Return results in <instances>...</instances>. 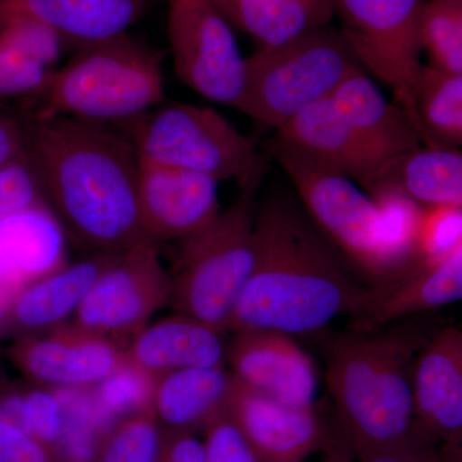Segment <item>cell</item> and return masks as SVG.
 <instances>
[{
	"label": "cell",
	"instance_id": "1",
	"mask_svg": "<svg viewBox=\"0 0 462 462\" xmlns=\"http://www.w3.org/2000/svg\"><path fill=\"white\" fill-rule=\"evenodd\" d=\"M369 293L293 190H273L256 205L254 269L227 331L315 337L337 319L356 318Z\"/></svg>",
	"mask_w": 462,
	"mask_h": 462
},
{
	"label": "cell",
	"instance_id": "2",
	"mask_svg": "<svg viewBox=\"0 0 462 462\" xmlns=\"http://www.w3.org/2000/svg\"><path fill=\"white\" fill-rule=\"evenodd\" d=\"M26 153L66 236L90 254H115L144 238L139 157L123 127L72 117L30 118Z\"/></svg>",
	"mask_w": 462,
	"mask_h": 462
},
{
	"label": "cell",
	"instance_id": "3",
	"mask_svg": "<svg viewBox=\"0 0 462 462\" xmlns=\"http://www.w3.org/2000/svg\"><path fill=\"white\" fill-rule=\"evenodd\" d=\"M427 315L315 336L339 430L357 460L416 436L413 366L437 330Z\"/></svg>",
	"mask_w": 462,
	"mask_h": 462
},
{
	"label": "cell",
	"instance_id": "4",
	"mask_svg": "<svg viewBox=\"0 0 462 462\" xmlns=\"http://www.w3.org/2000/svg\"><path fill=\"white\" fill-rule=\"evenodd\" d=\"M162 54L124 33L79 48L32 100V118L126 126L165 102Z\"/></svg>",
	"mask_w": 462,
	"mask_h": 462
},
{
	"label": "cell",
	"instance_id": "5",
	"mask_svg": "<svg viewBox=\"0 0 462 462\" xmlns=\"http://www.w3.org/2000/svg\"><path fill=\"white\" fill-rule=\"evenodd\" d=\"M266 149L312 223L365 284L387 288L412 272L411 263L392 245L378 203L357 182L275 135Z\"/></svg>",
	"mask_w": 462,
	"mask_h": 462
},
{
	"label": "cell",
	"instance_id": "6",
	"mask_svg": "<svg viewBox=\"0 0 462 462\" xmlns=\"http://www.w3.org/2000/svg\"><path fill=\"white\" fill-rule=\"evenodd\" d=\"M254 191L238 199L205 229L179 240L169 305L226 333L254 263Z\"/></svg>",
	"mask_w": 462,
	"mask_h": 462
},
{
	"label": "cell",
	"instance_id": "7",
	"mask_svg": "<svg viewBox=\"0 0 462 462\" xmlns=\"http://www.w3.org/2000/svg\"><path fill=\"white\" fill-rule=\"evenodd\" d=\"M123 129L144 162L236 180L240 190L256 191L260 184L256 145L209 106L165 100Z\"/></svg>",
	"mask_w": 462,
	"mask_h": 462
},
{
	"label": "cell",
	"instance_id": "8",
	"mask_svg": "<svg viewBox=\"0 0 462 462\" xmlns=\"http://www.w3.org/2000/svg\"><path fill=\"white\" fill-rule=\"evenodd\" d=\"M360 69L338 29L321 27L247 57L242 114L281 129L300 111L329 99Z\"/></svg>",
	"mask_w": 462,
	"mask_h": 462
},
{
	"label": "cell",
	"instance_id": "9",
	"mask_svg": "<svg viewBox=\"0 0 462 462\" xmlns=\"http://www.w3.org/2000/svg\"><path fill=\"white\" fill-rule=\"evenodd\" d=\"M424 3L425 0H336L339 32L358 65L391 90L394 102L406 109L413 123V90L424 65L420 42Z\"/></svg>",
	"mask_w": 462,
	"mask_h": 462
},
{
	"label": "cell",
	"instance_id": "10",
	"mask_svg": "<svg viewBox=\"0 0 462 462\" xmlns=\"http://www.w3.org/2000/svg\"><path fill=\"white\" fill-rule=\"evenodd\" d=\"M231 26L211 0H169L167 38L179 80L203 99L240 111L247 57Z\"/></svg>",
	"mask_w": 462,
	"mask_h": 462
},
{
	"label": "cell",
	"instance_id": "11",
	"mask_svg": "<svg viewBox=\"0 0 462 462\" xmlns=\"http://www.w3.org/2000/svg\"><path fill=\"white\" fill-rule=\"evenodd\" d=\"M172 279L157 243L142 238L116 254L100 273L72 324L106 338L134 337L158 310L169 305Z\"/></svg>",
	"mask_w": 462,
	"mask_h": 462
},
{
	"label": "cell",
	"instance_id": "12",
	"mask_svg": "<svg viewBox=\"0 0 462 462\" xmlns=\"http://www.w3.org/2000/svg\"><path fill=\"white\" fill-rule=\"evenodd\" d=\"M7 355L27 379L51 389L100 385L126 366L120 343L72 322L17 337Z\"/></svg>",
	"mask_w": 462,
	"mask_h": 462
},
{
	"label": "cell",
	"instance_id": "13",
	"mask_svg": "<svg viewBox=\"0 0 462 462\" xmlns=\"http://www.w3.org/2000/svg\"><path fill=\"white\" fill-rule=\"evenodd\" d=\"M226 412L260 462H305L333 436L315 406L282 402L234 376Z\"/></svg>",
	"mask_w": 462,
	"mask_h": 462
},
{
	"label": "cell",
	"instance_id": "14",
	"mask_svg": "<svg viewBox=\"0 0 462 462\" xmlns=\"http://www.w3.org/2000/svg\"><path fill=\"white\" fill-rule=\"evenodd\" d=\"M218 187L220 181L212 176L139 160L143 233L158 245L179 242L205 229L223 211Z\"/></svg>",
	"mask_w": 462,
	"mask_h": 462
},
{
	"label": "cell",
	"instance_id": "15",
	"mask_svg": "<svg viewBox=\"0 0 462 462\" xmlns=\"http://www.w3.org/2000/svg\"><path fill=\"white\" fill-rule=\"evenodd\" d=\"M231 375L249 388L297 406H315L318 367L296 337L281 331H236L227 343Z\"/></svg>",
	"mask_w": 462,
	"mask_h": 462
},
{
	"label": "cell",
	"instance_id": "16",
	"mask_svg": "<svg viewBox=\"0 0 462 462\" xmlns=\"http://www.w3.org/2000/svg\"><path fill=\"white\" fill-rule=\"evenodd\" d=\"M415 434L442 448L462 439V329L440 328L422 346L412 376Z\"/></svg>",
	"mask_w": 462,
	"mask_h": 462
},
{
	"label": "cell",
	"instance_id": "17",
	"mask_svg": "<svg viewBox=\"0 0 462 462\" xmlns=\"http://www.w3.org/2000/svg\"><path fill=\"white\" fill-rule=\"evenodd\" d=\"M225 333L178 314L145 325L125 348V363L148 379L181 369L226 367Z\"/></svg>",
	"mask_w": 462,
	"mask_h": 462
},
{
	"label": "cell",
	"instance_id": "18",
	"mask_svg": "<svg viewBox=\"0 0 462 462\" xmlns=\"http://www.w3.org/2000/svg\"><path fill=\"white\" fill-rule=\"evenodd\" d=\"M65 239L47 203L0 221V294L12 300L26 285L65 266Z\"/></svg>",
	"mask_w": 462,
	"mask_h": 462
},
{
	"label": "cell",
	"instance_id": "19",
	"mask_svg": "<svg viewBox=\"0 0 462 462\" xmlns=\"http://www.w3.org/2000/svg\"><path fill=\"white\" fill-rule=\"evenodd\" d=\"M330 100L358 138L383 162L424 145L411 116L385 98L372 76L361 67L337 88Z\"/></svg>",
	"mask_w": 462,
	"mask_h": 462
},
{
	"label": "cell",
	"instance_id": "20",
	"mask_svg": "<svg viewBox=\"0 0 462 462\" xmlns=\"http://www.w3.org/2000/svg\"><path fill=\"white\" fill-rule=\"evenodd\" d=\"M360 187L373 199L401 196L421 207L462 208V151L422 145L385 161Z\"/></svg>",
	"mask_w": 462,
	"mask_h": 462
},
{
	"label": "cell",
	"instance_id": "21",
	"mask_svg": "<svg viewBox=\"0 0 462 462\" xmlns=\"http://www.w3.org/2000/svg\"><path fill=\"white\" fill-rule=\"evenodd\" d=\"M116 254H90L26 285L8 306L2 331L21 337L65 324Z\"/></svg>",
	"mask_w": 462,
	"mask_h": 462
},
{
	"label": "cell",
	"instance_id": "22",
	"mask_svg": "<svg viewBox=\"0 0 462 462\" xmlns=\"http://www.w3.org/2000/svg\"><path fill=\"white\" fill-rule=\"evenodd\" d=\"M273 135L358 185L383 163L358 138L330 98L303 109Z\"/></svg>",
	"mask_w": 462,
	"mask_h": 462
},
{
	"label": "cell",
	"instance_id": "23",
	"mask_svg": "<svg viewBox=\"0 0 462 462\" xmlns=\"http://www.w3.org/2000/svg\"><path fill=\"white\" fill-rule=\"evenodd\" d=\"M457 302H462V248L440 263L413 270L387 288H370L366 305L349 320V327H382L401 319L431 314Z\"/></svg>",
	"mask_w": 462,
	"mask_h": 462
},
{
	"label": "cell",
	"instance_id": "24",
	"mask_svg": "<svg viewBox=\"0 0 462 462\" xmlns=\"http://www.w3.org/2000/svg\"><path fill=\"white\" fill-rule=\"evenodd\" d=\"M231 383L226 367L161 374L151 379L148 404L166 431L205 430L226 411Z\"/></svg>",
	"mask_w": 462,
	"mask_h": 462
},
{
	"label": "cell",
	"instance_id": "25",
	"mask_svg": "<svg viewBox=\"0 0 462 462\" xmlns=\"http://www.w3.org/2000/svg\"><path fill=\"white\" fill-rule=\"evenodd\" d=\"M144 7L145 0H0V11L39 21L79 48L127 33Z\"/></svg>",
	"mask_w": 462,
	"mask_h": 462
},
{
	"label": "cell",
	"instance_id": "26",
	"mask_svg": "<svg viewBox=\"0 0 462 462\" xmlns=\"http://www.w3.org/2000/svg\"><path fill=\"white\" fill-rule=\"evenodd\" d=\"M65 44L39 21L0 12V100L35 98L57 69Z\"/></svg>",
	"mask_w": 462,
	"mask_h": 462
},
{
	"label": "cell",
	"instance_id": "27",
	"mask_svg": "<svg viewBox=\"0 0 462 462\" xmlns=\"http://www.w3.org/2000/svg\"><path fill=\"white\" fill-rule=\"evenodd\" d=\"M223 14L258 48L275 47L329 26L336 0H227Z\"/></svg>",
	"mask_w": 462,
	"mask_h": 462
},
{
	"label": "cell",
	"instance_id": "28",
	"mask_svg": "<svg viewBox=\"0 0 462 462\" xmlns=\"http://www.w3.org/2000/svg\"><path fill=\"white\" fill-rule=\"evenodd\" d=\"M413 105L424 145L462 149V74L422 65Z\"/></svg>",
	"mask_w": 462,
	"mask_h": 462
},
{
	"label": "cell",
	"instance_id": "29",
	"mask_svg": "<svg viewBox=\"0 0 462 462\" xmlns=\"http://www.w3.org/2000/svg\"><path fill=\"white\" fill-rule=\"evenodd\" d=\"M165 431L147 406L118 419L99 439L93 462H160Z\"/></svg>",
	"mask_w": 462,
	"mask_h": 462
},
{
	"label": "cell",
	"instance_id": "30",
	"mask_svg": "<svg viewBox=\"0 0 462 462\" xmlns=\"http://www.w3.org/2000/svg\"><path fill=\"white\" fill-rule=\"evenodd\" d=\"M420 42L430 66L462 74V0H425Z\"/></svg>",
	"mask_w": 462,
	"mask_h": 462
},
{
	"label": "cell",
	"instance_id": "31",
	"mask_svg": "<svg viewBox=\"0 0 462 462\" xmlns=\"http://www.w3.org/2000/svg\"><path fill=\"white\" fill-rule=\"evenodd\" d=\"M462 248V208L458 207H422L416 269L440 263Z\"/></svg>",
	"mask_w": 462,
	"mask_h": 462
},
{
	"label": "cell",
	"instance_id": "32",
	"mask_svg": "<svg viewBox=\"0 0 462 462\" xmlns=\"http://www.w3.org/2000/svg\"><path fill=\"white\" fill-rule=\"evenodd\" d=\"M65 424V402L60 393L42 385L21 391V430L56 449Z\"/></svg>",
	"mask_w": 462,
	"mask_h": 462
},
{
	"label": "cell",
	"instance_id": "33",
	"mask_svg": "<svg viewBox=\"0 0 462 462\" xmlns=\"http://www.w3.org/2000/svg\"><path fill=\"white\" fill-rule=\"evenodd\" d=\"M44 203L41 179L26 152L0 167V221Z\"/></svg>",
	"mask_w": 462,
	"mask_h": 462
},
{
	"label": "cell",
	"instance_id": "34",
	"mask_svg": "<svg viewBox=\"0 0 462 462\" xmlns=\"http://www.w3.org/2000/svg\"><path fill=\"white\" fill-rule=\"evenodd\" d=\"M203 431L206 462H260L226 411L209 422Z\"/></svg>",
	"mask_w": 462,
	"mask_h": 462
},
{
	"label": "cell",
	"instance_id": "35",
	"mask_svg": "<svg viewBox=\"0 0 462 462\" xmlns=\"http://www.w3.org/2000/svg\"><path fill=\"white\" fill-rule=\"evenodd\" d=\"M0 462H62L56 449L0 420Z\"/></svg>",
	"mask_w": 462,
	"mask_h": 462
},
{
	"label": "cell",
	"instance_id": "36",
	"mask_svg": "<svg viewBox=\"0 0 462 462\" xmlns=\"http://www.w3.org/2000/svg\"><path fill=\"white\" fill-rule=\"evenodd\" d=\"M360 462H443L439 448L415 436L406 442L401 443L382 451L374 452Z\"/></svg>",
	"mask_w": 462,
	"mask_h": 462
},
{
	"label": "cell",
	"instance_id": "37",
	"mask_svg": "<svg viewBox=\"0 0 462 462\" xmlns=\"http://www.w3.org/2000/svg\"><path fill=\"white\" fill-rule=\"evenodd\" d=\"M160 462H206L203 440L190 431H165Z\"/></svg>",
	"mask_w": 462,
	"mask_h": 462
},
{
	"label": "cell",
	"instance_id": "38",
	"mask_svg": "<svg viewBox=\"0 0 462 462\" xmlns=\"http://www.w3.org/2000/svg\"><path fill=\"white\" fill-rule=\"evenodd\" d=\"M26 152L23 121L0 112V167L7 165Z\"/></svg>",
	"mask_w": 462,
	"mask_h": 462
},
{
	"label": "cell",
	"instance_id": "39",
	"mask_svg": "<svg viewBox=\"0 0 462 462\" xmlns=\"http://www.w3.org/2000/svg\"><path fill=\"white\" fill-rule=\"evenodd\" d=\"M355 457L351 446L338 427V431L331 436L329 443L324 448V458L321 462H352Z\"/></svg>",
	"mask_w": 462,
	"mask_h": 462
},
{
	"label": "cell",
	"instance_id": "40",
	"mask_svg": "<svg viewBox=\"0 0 462 462\" xmlns=\"http://www.w3.org/2000/svg\"><path fill=\"white\" fill-rule=\"evenodd\" d=\"M439 454L443 462H462V439L455 445L442 447Z\"/></svg>",
	"mask_w": 462,
	"mask_h": 462
},
{
	"label": "cell",
	"instance_id": "41",
	"mask_svg": "<svg viewBox=\"0 0 462 462\" xmlns=\"http://www.w3.org/2000/svg\"><path fill=\"white\" fill-rule=\"evenodd\" d=\"M12 300L9 298L0 294V331L3 330L5 325V314H7L8 306L11 305Z\"/></svg>",
	"mask_w": 462,
	"mask_h": 462
},
{
	"label": "cell",
	"instance_id": "42",
	"mask_svg": "<svg viewBox=\"0 0 462 462\" xmlns=\"http://www.w3.org/2000/svg\"><path fill=\"white\" fill-rule=\"evenodd\" d=\"M212 3L220 9L221 12L224 11L225 5H226L227 0H211Z\"/></svg>",
	"mask_w": 462,
	"mask_h": 462
},
{
	"label": "cell",
	"instance_id": "43",
	"mask_svg": "<svg viewBox=\"0 0 462 462\" xmlns=\"http://www.w3.org/2000/svg\"><path fill=\"white\" fill-rule=\"evenodd\" d=\"M5 388H7V384L5 383H0V406H2L3 394H5Z\"/></svg>",
	"mask_w": 462,
	"mask_h": 462
},
{
	"label": "cell",
	"instance_id": "44",
	"mask_svg": "<svg viewBox=\"0 0 462 462\" xmlns=\"http://www.w3.org/2000/svg\"><path fill=\"white\" fill-rule=\"evenodd\" d=\"M0 383H2V379H0Z\"/></svg>",
	"mask_w": 462,
	"mask_h": 462
},
{
	"label": "cell",
	"instance_id": "45",
	"mask_svg": "<svg viewBox=\"0 0 462 462\" xmlns=\"http://www.w3.org/2000/svg\"><path fill=\"white\" fill-rule=\"evenodd\" d=\"M460 327H461V329H462V324L460 325Z\"/></svg>",
	"mask_w": 462,
	"mask_h": 462
}]
</instances>
